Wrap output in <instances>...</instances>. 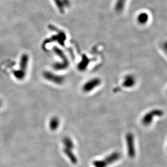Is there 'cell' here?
Masks as SVG:
<instances>
[{
    "label": "cell",
    "mask_w": 167,
    "mask_h": 167,
    "mask_svg": "<svg viewBox=\"0 0 167 167\" xmlns=\"http://www.w3.org/2000/svg\"><path fill=\"white\" fill-rule=\"evenodd\" d=\"M164 112L160 109H154L149 112L146 113L143 117L142 123L145 126H148L152 123L155 117H161L163 116Z\"/></svg>",
    "instance_id": "1"
},
{
    "label": "cell",
    "mask_w": 167,
    "mask_h": 167,
    "mask_svg": "<svg viewBox=\"0 0 167 167\" xmlns=\"http://www.w3.org/2000/svg\"><path fill=\"white\" fill-rule=\"evenodd\" d=\"M126 141L127 143V153L130 158H134L136 155V149L134 144V135L131 133H128L126 135Z\"/></svg>",
    "instance_id": "2"
},
{
    "label": "cell",
    "mask_w": 167,
    "mask_h": 167,
    "mask_svg": "<svg viewBox=\"0 0 167 167\" xmlns=\"http://www.w3.org/2000/svg\"><path fill=\"white\" fill-rule=\"evenodd\" d=\"M99 79H94L86 84L83 87L84 91L86 92H88L91 90H93L94 87L99 85L100 83Z\"/></svg>",
    "instance_id": "3"
},
{
    "label": "cell",
    "mask_w": 167,
    "mask_h": 167,
    "mask_svg": "<svg viewBox=\"0 0 167 167\" xmlns=\"http://www.w3.org/2000/svg\"><path fill=\"white\" fill-rule=\"evenodd\" d=\"M136 83V79L133 75H126L124 78L123 86L125 88H132L135 85Z\"/></svg>",
    "instance_id": "4"
},
{
    "label": "cell",
    "mask_w": 167,
    "mask_h": 167,
    "mask_svg": "<svg viewBox=\"0 0 167 167\" xmlns=\"http://www.w3.org/2000/svg\"><path fill=\"white\" fill-rule=\"evenodd\" d=\"M138 22L141 24H144L146 23L148 20V17L146 14H142L138 17Z\"/></svg>",
    "instance_id": "5"
},
{
    "label": "cell",
    "mask_w": 167,
    "mask_h": 167,
    "mask_svg": "<svg viewBox=\"0 0 167 167\" xmlns=\"http://www.w3.org/2000/svg\"><path fill=\"white\" fill-rule=\"evenodd\" d=\"M58 119H56V118H53V119L50 122V124H51V126L52 127H56L55 126H58Z\"/></svg>",
    "instance_id": "6"
},
{
    "label": "cell",
    "mask_w": 167,
    "mask_h": 167,
    "mask_svg": "<svg viewBox=\"0 0 167 167\" xmlns=\"http://www.w3.org/2000/svg\"><path fill=\"white\" fill-rule=\"evenodd\" d=\"M161 48H162V50L165 52V54L167 55V41L164 42L162 44Z\"/></svg>",
    "instance_id": "7"
},
{
    "label": "cell",
    "mask_w": 167,
    "mask_h": 167,
    "mask_svg": "<svg viewBox=\"0 0 167 167\" xmlns=\"http://www.w3.org/2000/svg\"><path fill=\"white\" fill-rule=\"evenodd\" d=\"M2 101L0 100V107H1V105H2Z\"/></svg>",
    "instance_id": "8"
}]
</instances>
